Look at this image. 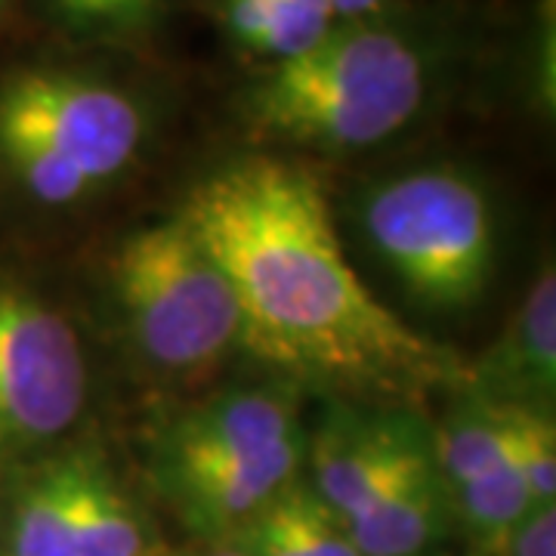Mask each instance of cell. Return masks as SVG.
Wrapping results in <instances>:
<instances>
[{
	"label": "cell",
	"instance_id": "44dd1931",
	"mask_svg": "<svg viewBox=\"0 0 556 556\" xmlns=\"http://www.w3.org/2000/svg\"><path fill=\"white\" fill-rule=\"evenodd\" d=\"M380 3L383 0H328L334 20H346V22H362L365 16L378 13Z\"/></svg>",
	"mask_w": 556,
	"mask_h": 556
},
{
	"label": "cell",
	"instance_id": "603a6c76",
	"mask_svg": "<svg viewBox=\"0 0 556 556\" xmlns=\"http://www.w3.org/2000/svg\"><path fill=\"white\" fill-rule=\"evenodd\" d=\"M3 3H7V0H0V10H3Z\"/></svg>",
	"mask_w": 556,
	"mask_h": 556
},
{
	"label": "cell",
	"instance_id": "7402d4cb",
	"mask_svg": "<svg viewBox=\"0 0 556 556\" xmlns=\"http://www.w3.org/2000/svg\"><path fill=\"white\" fill-rule=\"evenodd\" d=\"M214 556H244V554H241V551H219V554Z\"/></svg>",
	"mask_w": 556,
	"mask_h": 556
},
{
	"label": "cell",
	"instance_id": "7a4b0ae2",
	"mask_svg": "<svg viewBox=\"0 0 556 556\" xmlns=\"http://www.w3.org/2000/svg\"><path fill=\"white\" fill-rule=\"evenodd\" d=\"M427 100V60L371 22L334 25L316 47L276 62L244 109L260 134L325 149H362L399 134Z\"/></svg>",
	"mask_w": 556,
	"mask_h": 556
},
{
	"label": "cell",
	"instance_id": "ffe728a7",
	"mask_svg": "<svg viewBox=\"0 0 556 556\" xmlns=\"http://www.w3.org/2000/svg\"><path fill=\"white\" fill-rule=\"evenodd\" d=\"M161 0H100L105 28H139L155 16Z\"/></svg>",
	"mask_w": 556,
	"mask_h": 556
},
{
	"label": "cell",
	"instance_id": "5b68a950",
	"mask_svg": "<svg viewBox=\"0 0 556 556\" xmlns=\"http://www.w3.org/2000/svg\"><path fill=\"white\" fill-rule=\"evenodd\" d=\"M146 118L134 97L65 68H22L0 84V142H28L90 186L124 170Z\"/></svg>",
	"mask_w": 556,
	"mask_h": 556
},
{
	"label": "cell",
	"instance_id": "8fae6325",
	"mask_svg": "<svg viewBox=\"0 0 556 556\" xmlns=\"http://www.w3.org/2000/svg\"><path fill=\"white\" fill-rule=\"evenodd\" d=\"M445 526L448 501L437 467L399 482L343 522L358 556H420L442 538Z\"/></svg>",
	"mask_w": 556,
	"mask_h": 556
},
{
	"label": "cell",
	"instance_id": "ba28073f",
	"mask_svg": "<svg viewBox=\"0 0 556 556\" xmlns=\"http://www.w3.org/2000/svg\"><path fill=\"white\" fill-rule=\"evenodd\" d=\"M300 460V437L266 452L204 467L167 470L182 514L204 532L244 526L291 482Z\"/></svg>",
	"mask_w": 556,
	"mask_h": 556
},
{
	"label": "cell",
	"instance_id": "7c38bea8",
	"mask_svg": "<svg viewBox=\"0 0 556 556\" xmlns=\"http://www.w3.org/2000/svg\"><path fill=\"white\" fill-rule=\"evenodd\" d=\"M244 556H358L353 541L316 489L288 482L241 526Z\"/></svg>",
	"mask_w": 556,
	"mask_h": 556
},
{
	"label": "cell",
	"instance_id": "d6986e66",
	"mask_svg": "<svg viewBox=\"0 0 556 556\" xmlns=\"http://www.w3.org/2000/svg\"><path fill=\"white\" fill-rule=\"evenodd\" d=\"M497 556H556L554 504H535L495 547Z\"/></svg>",
	"mask_w": 556,
	"mask_h": 556
},
{
	"label": "cell",
	"instance_id": "52a82bcc",
	"mask_svg": "<svg viewBox=\"0 0 556 556\" xmlns=\"http://www.w3.org/2000/svg\"><path fill=\"white\" fill-rule=\"evenodd\" d=\"M427 467L433 457L412 424L343 417L331 420L316 442V495L346 522Z\"/></svg>",
	"mask_w": 556,
	"mask_h": 556
},
{
	"label": "cell",
	"instance_id": "e0dca14e",
	"mask_svg": "<svg viewBox=\"0 0 556 556\" xmlns=\"http://www.w3.org/2000/svg\"><path fill=\"white\" fill-rule=\"evenodd\" d=\"M455 489L457 517L464 519V526L489 547H497L504 538L510 535V529L519 519L535 507V501L526 489V479H522L514 460L504 464L495 473H489V477L464 482Z\"/></svg>",
	"mask_w": 556,
	"mask_h": 556
},
{
	"label": "cell",
	"instance_id": "9a60e30c",
	"mask_svg": "<svg viewBox=\"0 0 556 556\" xmlns=\"http://www.w3.org/2000/svg\"><path fill=\"white\" fill-rule=\"evenodd\" d=\"M78 460L43 470L20 497L13 517V556H72Z\"/></svg>",
	"mask_w": 556,
	"mask_h": 556
},
{
	"label": "cell",
	"instance_id": "30bf717a",
	"mask_svg": "<svg viewBox=\"0 0 556 556\" xmlns=\"http://www.w3.org/2000/svg\"><path fill=\"white\" fill-rule=\"evenodd\" d=\"M482 399L544 412L556 387V276L541 269L507 334L477 375Z\"/></svg>",
	"mask_w": 556,
	"mask_h": 556
},
{
	"label": "cell",
	"instance_id": "6da1fadb",
	"mask_svg": "<svg viewBox=\"0 0 556 556\" xmlns=\"http://www.w3.org/2000/svg\"><path fill=\"white\" fill-rule=\"evenodd\" d=\"M182 219L229 278L239 338L257 356L365 387H420L452 375V356L365 288L306 167L269 155L232 161L192 189Z\"/></svg>",
	"mask_w": 556,
	"mask_h": 556
},
{
	"label": "cell",
	"instance_id": "ac0fdd59",
	"mask_svg": "<svg viewBox=\"0 0 556 556\" xmlns=\"http://www.w3.org/2000/svg\"><path fill=\"white\" fill-rule=\"evenodd\" d=\"M514 464L526 479L535 504H554L556 495V427L551 415L517 405Z\"/></svg>",
	"mask_w": 556,
	"mask_h": 556
},
{
	"label": "cell",
	"instance_id": "9c48e42d",
	"mask_svg": "<svg viewBox=\"0 0 556 556\" xmlns=\"http://www.w3.org/2000/svg\"><path fill=\"white\" fill-rule=\"evenodd\" d=\"M298 437L291 405L266 390L214 399L186 415L167 442V470L251 457Z\"/></svg>",
	"mask_w": 556,
	"mask_h": 556
},
{
	"label": "cell",
	"instance_id": "4fadbf2b",
	"mask_svg": "<svg viewBox=\"0 0 556 556\" xmlns=\"http://www.w3.org/2000/svg\"><path fill=\"white\" fill-rule=\"evenodd\" d=\"M219 13L241 47L276 62L306 53L338 22L328 0H219Z\"/></svg>",
	"mask_w": 556,
	"mask_h": 556
},
{
	"label": "cell",
	"instance_id": "3957f363",
	"mask_svg": "<svg viewBox=\"0 0 556 556\" xmlns=\"http://www.w3.org/2000/svg\"><path fill=\"white\" fill-rule=\"evenodd\" d=\"M365 229L402 285L437 309L477 303L495 269L485 192L448 167L380 186L365 207Z\"/></svg>",
	"mask_w": 556,
	"mask_h": 556
},
{
	"label": "cell",
	"instance_id": "8992f818",
	"mask_svg": "<svg viewBox=\"0 0 556 556\" xmlns=\"http://www.w3.org/2000/svg\"><path fill=\"white\" fill-rule=\"evenodd\" d=\"M87 368L72 325L20 288H0V445L65 433L84 408Z\"/></svg>",
	"mask_w": 556,
	"mask_h": 556
},
{
	"label": "cell",
	"instance_id": "2e32d148",
	"mask_svg": "<svg viewBox=\"0 0 556 556\" xmlns=\"http://www.w3.org/2000/svg\"><path fill=\"white\" fill-rule=\"evenodd\" d=\"M139 551L142 535L134 510L97 464L78 457L72 556H139Z\"/></svg>",
	"mask_w": 556,
	"mask_h": 556
},
{
	"label": "cell",
	"instance_id": "5bb4252c",
	"mask_svg": "<svg viewBox=\"0 0 556 556\" xmlns=\"http://www.w3.org/2000/svg\"><path fill=\"white\" fill-rule=\"evenodd\" d=\"M517 405L479 396L464 415H457L439 439V464L455 485L473 482L514 460Z\"/></svg>",
	"mask_w": 556,
	"mask_h": 556
},
{
	"label": "cell",
	"instance_id": "277c9868",
	"mask_svg": "<svg viewBox=\"0 0 556 556\" xmlns=\"http://www.w3.org/2000/svg\"><path fill=\"white\" fill-rule=\"evenodd\" d=\"M115 288L139 350L164 368H201L241 334L232 285L182 214L121 244Z\"/></svg>",
	"mask_w": 556,
	"mask_h": 556
}]
</instances>
